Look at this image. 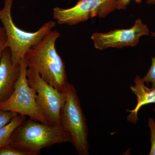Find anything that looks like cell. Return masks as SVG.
Here are the masks:
<instances>
[{"mask_svg":"<svg viewBox=\"0 0 155 155\" xmlns=\"http://www.w3.org/2000/svg\"><path fill=\"white\" fill-rule=\"evenodd\" d=\"M149 33L147 25L138 19L131 28L115 29L107 33L96 32L93 34L91 39L97 49L103 50L110 48H122L135 46L141 36L150 35Z\"/></svg>","mask_w":155,"mask_h":155,"instance_id":"cell-8","label":"cell"},{"mask_svg":"<svg viewBox=\"0 0 155 155\" xmlns=\"http://www.w3.org/2000/svg\"><path fill=\"white\" fill-rule=\"evenodd\" d=\"M131 0H116V9L118 10H125L127 8V5L130 4ZM137 4H140L142 3V0H133Z\"/></svg>","mask_w":155,"mask_h":155,"instance_id":"cell-17","label":"cell"},{"mask_svg":"<svg viewBox=\"0 0 155 155\" xmlns=\"http://www.w3.org/2000/svg\"><path fill=\"white\" fill-rule=\"evenodd\" d=\"M18 114L11 111L0 110V128L11 122Z\"/></svg>","mask_w":155,"mask_h":155,"instance_id":"cell-14","label":"cell"},{"mask_svg":"<svg viewBox=\"0 0 155 155\" xmlns=\"http://www.w3.org/2000/svg\"><path fill=\"white\" fill-rule=\"evenodd\" d=\"M147 3L149 5H153L155 4V0H147Z\"/></svg>","mask_w":155,"mask_h":155,"instance_id":"cell-18","label":"cell"},{"mask_svg":"<svg viewBox=\"0 0 155 155\" xmlns=\"http://www.w3.org/2000/svg\"><path fill=\"white\" fill-rule=\"evenodd\" d=\"M26 119V116L18 114L7 125L0 128V146L8 145L12 136L17 128Z\"/></svg>","mask_w":155,"mask_h":155,"instance_id":"cell-11","label":"cell"},{"mask_svg":"<svg viewBox=\"0 0 155 155\" xmlns=\"http://www.w3.org/2000/svg\"><path fill=\"white\" fill-rule=\"evenodd\" d=\"M148 125L150 131L151 136V148L149 155H155V121L153 118H148Z\"/></svg>","mask_w":155,"mask_h":155,"instance_id":"cell-13","label":"cell"},{"mask_svg":"<svg viewBox=\"0 0 155 155\" xmlns=\"http://www.w3.org/2000/svg\"><path fill=\"white\" fill-rule=\"evenodd\" d=\"M2 147L1 146H0V148H1V147Z\"/></svg>","mask_w":155,"mask_h":155,"instance_id":"cell-20","label":"cell"},{"mask_svg":"<svg viewBox=\"0 0 155 155\" xmlns=\"http://www.w3.org/2000/svg\"><path fill=\"white\" fill-rule=\"evenodd\" d=\"M8 47V41L5 28L0 25V60L3 52Z\"/></svg>","mask_w":155,"mask_h":155,"instance_id":"cell-16","label":"cell"},{"mask_svg":"<svg viewBox=\"0 0 155 155\" xmlns=\"http://www.w3.org/2000/svg\"><path fill=\"white\" fill-rule=\"evenodd\" d=\"M19 74V67H14L8 47L3 52L0 60V104L5 101L13 93Z\"/></svg>","mask_w":155,"mask_h":155,"instance_id":"cell-9","label":"cell"},{"mask_svg":"<svg viewBox=\"0 0 155 155\" xmlns=\"http://www.w3.org/2000/svg\"><path fill=\"white\" fill-rule=\"evenodd\" d=\"M134 85H130L131 92L137 97V103L132 110H127L130 114L127 116V121L131 123L137 124L138 121V114L143 106L155 104V88L148 87L145 85L142 78L137 76L134 81Z\"/></svg>","mask_w":155,"mask_h":155,"instance_id":"cell-10","label":"cell"},{"mask_svg":"<svg viewBox=\"0 0 155 155\" xmlns=\"http://www.w3.org/2000/svg\"><path fill=\"white\" fill-rule=\"evenodd\" d=\"M64 92L66 100L60 114L61 126L71 135L78 153L88 155V128L77 91L74 85L68 82Z\"/></svg>","mask_w":155,"mask_h":155,"instance_id":"cell-4","label":"cell"},{"mask_svg":"<svg viewBox=\"0 0 155 155\" xmlns=\"http://www.w3.org/2000/svg\"><path fill=\"white\" fill-rule=\"evenodd\" d=\"M28 64L24 58L19 66V74L13 93L0 104V110L28 116L29 119L48 124L36 101V92L28 84L26 72Z\"/></svg>","mask_w":155,"mask_h":155,"instance_id":"cell-5","label":"cell"},{"mask_svg":"<svg viewBox=\"0 0 155 155\" xmlns=\"http://www.w3.org/2000/svg\"><path fill=\"white\" fill-rule=\"evenodd\" d=\"M68 142L72 143V137L64 128L29 119L15 130L8 145L26 155H37L45 148Z\"/></svg>","mask_w":155,"mask_h":155,"instance_id":"cell-2","label":"cell"},{"mask_svg":"<svg viewBox=\"0 0 155 155\" xmlns=\"http://www.w3.org/2000/svg\"><path fill=\"white\" fill-rule=\"evenodd\" d=\"M152 36L155 38V33L151 32ZM152 64L148 72L144 77L142 78L144 83L148 84L151 83L152 87L155 88V57L151 58Z\"/></svg>","mask_w":155,"mask_h":155,"instance_id":"cell-12","label":"cell"},{"mask_svg":"<svg viewBox=\"0 0 155 155\" xmlns=\"http://www.w3.org/2000/svg\"><path fill=\"white\" fill-rule=\"evenodd\" d=\"M153 110L155 112V108H153Z\"/></svg>","mask_w":155,"mask_h":155,"instance_id":"cell-19","label":"cell"},{"mask_svg":"<svg viewBox=\"0 0 155 155\" xmlns=\"http://www.w3.org/2000/svg\"><path fill=\"white\" fill-rule=\"evenodd\" d=\"M60 36L57 31H51L28 50L25 58L28 66L34 67L44 80L64 92L69 82L65 63L56 48V42Z\"/></svg>","mask_w":155,"mask_h":155,"instance_id":"cell-1","label":"cell"},{"mask_svg":"<svg viewBox=\"0 0 155 155\" xmlns=\"http://www.w3.org/2000/svg\"><path fill=\"white\" fill-rule=\"evenodd\" d=\"M0 155H26L25 153L16 149L10 146L2 147L0 148Z\"/></svg>","mask_w":155,"mask_h":155,"instance_id":"cell-15","label":"cell"},{"mask_svg":"<svg viewBox=\"0 0 155 155\" xmlns=\"http://www.w3.org/2000/svg\"><path fill=\"white\" fill-rule=\"evenodd\" d=\"M13 1L5 0L4 8L0 10V20L7 35L12 63L14 67L18 68L28 50L39 42L55 27L57 23L54 21L46 22L35 32L22 30L15 25L12 18L11 9Z\"/></svg>","mask_w":155,"mask_h":155,"instance_id":"cell-3","label":"cell"},{"mask_svg":"<svg viewBox=\"0 0 155 155\" xmlns=\"http://www.w3.org/2000/svg\"><path fill=\"white\" fill-rule=\"evenodd\" d=\"M26 75L28 84L36 92L37 103L48 124L62 127L60 114L66 101L65 92L59 91L47 82L32 66H28Z\"/></svg>","mask_w":155,"mask_h":155,"instance_id":"cell-6","label":"cell"},{"mask_svg":"<svg viewBox=\"0 0 155 155\" xmlns=\"http://www.w3.org/2000/svg\"><path fill=\"white\" fill-rule=\"evenodd\" d=\"M116 9V0H78L69 8H54L53 17L60 25H74L95 17L105 18Z\"/></svg>","mask_w":155,"mask_h":155,"instance_id":"cell-7","label":"cell"}]
</instances>
